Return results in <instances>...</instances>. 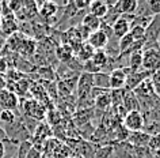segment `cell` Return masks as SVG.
Here are the masks:
<instances>
[{
	"label": "cell",
	"mask_w": 160,
	"mask_h": 158,
	"mask_svg": "<svg viewBox=\"0 0 160 158\" xmlns=\"http://www.w3.org/2000/svg\"><path fill=\"white\" fill-rule=\"evenodd\" d=\"M142 70L155 72L160 70V48L159 42L144 44L142 46Z\"/></svg>",
	"instance_id": "1"
},
{
	"label": "cell",
	"mask_w": 160,
	"mask_h": 158,
	"mask_svg": "<svg viewBox=\"0 0 160 158\" xmlns=\"http://www.w3.org/2000/svg\"><path fill=\"white\" fill-rule=\"evenodd\" d=\"M22 116H26L29 119H33L38 123L46 117V108L42 102H38L37 100H25L23 101V108H22Z\"/></svg>",
	"instance_id": "2"
},
{
	"label": "cell",
	"mask_w": 160,
	"mask_h": 158,
	"mask_svg": "<svg viewBox=\"0 0 160 158\" xmlns=\"http://www.w3.org/2000/svg\"><path fill=\"white\" fill-rule=\"evenodd\" d=\"M123 127L129 132H138L144 129V115L140 111L128 112L123 117Z\"/></svg>",
	"instance_id": "3"
},
{
	"label": "cell",
	"mask_w": 160,
	"mask_h": 158,
	"mask_svg": "<svg viewBox=\"0 0 160 158\" xmlns=\"http://www.w3.org/2000/svg\"><path fill=\"white\" fill-rule=\"evenodd\" d=\"M130 74V70L128 67L115 68L109 72L110 78V90H123L128 75Z\"/></svg>",
	"instance_id": "4"
},
{
	"label": "cell",
	"mask_w": 160,
	"mask_h": 158,
	"mask_svg": "<svg viewBox=\"0 0 160 158\" xmlns=\"http://www.w3.org/2000/svg\"><path fill=\"white\" fill-rule=\"evenodd\" d=\"M134 15H121L117 21L113 23L111 26V31H113V35L117 40L122 38L123 35H126L130 30V22L133 19Z\"/></svg>",
	"instance_id": "5"
},
{
	"label": "cell",
	"mask_w": 160,
	"mask_h": 158,
	"mask_svg": "<svg viewBox=\"0 0 160 158\" xmlns=\"http://www.w3.org/2000/svg\"><path fill=\"white\" fill-rule=\"evenodd\" d=\"M94 87V83H92V75L91 74H87V72H83L82 75L79 76L78 79V95H79V100L83 101V100H87L91 94V90Z\"/></svg>",
	"instance_id": "6"
},
{
	"label": "cell",
	"mask_w": 160,
	"mask_h": 158,
	"mask_svg": "<svg viewBox=\"0 0 160 158\" xmlns=\"http://www.w3.org/2000/svg\"><path fill=\"white\" fill-rule=\"evenodd\" d=\"M37 14H38V7L35 4V2H22V7L14 15L17 21L27 22L37 17Z\"/></svg>",
	"instance_id": "7"
},
{
	"label": "cell",
	"mask_w": 160,
	"mask_h": 158,
	"mask_svg": "<svg viewBox=\"0 0 160 158\" xmlns=\"http://www.w3.org/2000/svg\"><path fill=\"white\" fill-rule=\"evenodd\" d=\"M152 75V72L149 71H145V70H141L138 72H130L126 78V82H125V89L123 90H128V91H133L136 87L140 86L144 80L149 79Z\"/></svg>",
	"instance_id": "8"
},
{
	"label": "cell",
	"mask_w": 160,
	"mask_h": 158,
	"mask_svg": "<svg viewBox=\"0 0 160 158\" xmlns=\"http://www.w3.org/2000/svg\"><path fill=\"white\" fill-rule=\"evenodd\" d=\"M86 42L88 44L94 51H103L106 48L107 42H109V37L106 35V33H103V31L99 29V30H95L92 33H90Z\"/></svg>",
	"instance_id": "9"
},
{
	"label": "cell",
	"mask_w": 160,
	"mask_h": 158,
	"mask_svg": "<svg viewBox=\"0 0 160 158\" xmlns=\"http://www.w3.org/2000/svg\"><path fill=\"white\" fill-rule=\"evenodd\" d=\"M18 95H15L14 93L10 90H0V108L6 109V111H12L18 108Z\"/></svg>",
	"instance_id": "10"
},
{
	"label": "cell",
	"mask_w": 160,
	"mask_h": 158,
	"mask_svg": "<svg viewBox=\"0 0 160 158\" xmlns=\"http://www.w3.org/2000/svg\"><path fill=\"white\" fill-rule=\"evenodd\" d=\"M38 7V14L49 22L50 19H53L57 15L58 11V4L54 2H45V3H35Z\"/></svg>",
	"instance_id": "11"
},
{
	"label": "cell",
	"mask_w": 160,
	"mask_h": 158,
	"mask_svg": "<svg viewBox=\"0 0 160 158\" xmlns=\"http://www.w3.org/2000/svg\"><path fill=\"white\" fill-rule=\"evenodd\" d=\"M52 136V132H50V128L49 125H48L46 123H38L37 128L34 129L33 135H31V144H35L38 142V143H43L48 138Z\"/></svg>",
	"instance_id": "12"
},
{
	"label": "cell",
	"mask_w": 160,
	"mask_h": 158,
	"mask_svg": "<svg viewBox=\"0 0 160 158\" xmlns=\"http://www.w3.org/2000/svg\"><path fill=\"white\" fill-rule=\"evenodd\" d=\"M2 18V17H0ZM19 29L18 26V21L15 19V17H4L2 18V21H0V33H3L7 37H10L11 34L17 33Z\"/></svg>",
	"instance_id": "13"
},
{
	"label": "cell",
	"mask_w": 160,
	"mask_h": 158,
	"mask_svg": "<svg viewBox=\"0 0 160 158\" xmlns=\"http://www.w3.org/2000/svg\"><path fill=\"white\" fill-rule=\"evenodd\" d=\"M122 106L126 112L140 111V104H138V101L136 98L133 91L122 90Z\"/></svg>",
	"instance_id": "14"
},
{
	"label": "cell",
	"mask_w": 160,
	"mask_h": 158,
	"mask_svg": "<svg viewBox=\"0 0 160 158\" xmlns=\"http://www.w3.org/2000/svg\"><path fill=\"white\" fill-rule=\"evenodd\" d=\"M88 11H90L91 15H94V17H97L99 19H103L106 17L107 11H109V7H107L106 2H102V0H94V2H90Z\"/></svg>",
	"instance_id": "15"
},
{
	"label": "cell",
	"mask_w": 160,
	"mask_h": 158,
	"mask_svg": "<svg viewBox=\"0 0 160 158\" xmlns=\"http://www.w3.org/2000/svg\"><path fill=\"white\" fill-rule=\"evenodd\" d=\"M56 57H57L62 64H67L75 57V52L69 45L61 44V45H58L56 48Z\"/></svg>",
	"instance_id": "16"
},
{
	"label": "cell",
	"mask_w": 160,
	"mask_h": 158,
	"mask_svg": "<svg viewBox=\"0 0 160 158\" xmlns=\"http://www.w3.org/2000/svg\"><path fill=\"white\" fill-rule=\"evenodd\" d=\"M92 83L94 87L102 89V90H110V78H109V72H98V74L92 75Z\"/></svg>",
	"instance_id": "17"
},
{
	"label": "cell",
	"mask_w": 160,
	"mask_h": 158,
	"mask_svg": "<svg viewBox=\"0 0 160 158\" xmlns=\"http://www.w3.org/2000/svg\"><path fill=\"white\" fill-rule=\"evenodd\" d=\"M128 68L130 70V72H138L142 70V52L141 51L132 52L129 55Z\"/></svg>",
	"instance_id": "18"
},
{
	"label": "cell",
	"mask_w": 160,
	"mask_h": 158,
	"mask_svg": "<svg viewBox=\"0 0 160 158\" xmlns=\"http://www.w3.org/2000/svg\"><path fill=\"white\" fill-rule=\"evenodd\" d=\"M101 23H102V19L94 17V15H91L90 13L86 14L82 19V26L88 30L90 33H92V31H95V30H99Z\"/></svg>",
	"instance_id": "19"
},
{
	"label": "cell",
	"mask_w": 160,
	"mask_h": 158,
	"mask_svg": "<svg viewBox=\"0 0 160 158\" xmlns=\"http://www.w3.org/2000/svg\"><path fill=\"white\" fill-rule=\"evenodd\" d=\"M149 139H151V135L147 132H142V131H138V132H132L128 140L130 143H133L134 146H145L149 143Z\"/></svg>",
	"instance_id": "20"
},
{
	"label": "cell",
	"mask_w": 160,
	"mask_h": 158,
	"mask_svg": "<svg viewBox=\"0 0 160 158\" xmlns=\"http://www.w3.org/2000/svg\"><path fill=\"white\" fill-rule=\"evenodd\" d=\"M94 52H95V51L88 45V44H87V42H83L82 46L79 48V51L76 52L75 55L78 56L76 59H79L82 63H84V62H88V60H91V57H92V55H94Z\"/></svg>",
	"instance_id": "21"
},
{
	"label": "cell",
	"mask_w": 160,
	"mask_h": 158,
	"mask_svg": "<svg viewBox=\"0 0 160 158\" xmlns=\"http://www.w3.org/2000/svg\"><path fill=\"white\" fill-rule=\"evenodd\" d=\"M91 62H92L95 66H97L99 70H103L105 67H107V63H109V57L105 53V51H95L92 57H91Z\"/></svg>",
	"instance_id": "22"
},
{
	"label": "cell",
	"mask_w": 160,
	"mask_h": 158,
	"mask_svg": "<svg viewBox=\"0 0 160 158\" xmlns=\"http://www.w3.org/2000/svg\"><path fill=\"white\" fill-rule=\"evenodd\" d=\"M137 8V0H122L119 2L121 15H134Z\"/></svg>",
	"instance_id": "23"
},
{
	"label": "cell",
	"mask_w": 160,
	"mask_h": 158,
	"mask_svg": "<svg viewBox=\"0 0 160 158\" xmlns=\"http://www.w3.org/2000/svg\"><path fill=\"white\" fill-rule=\"evenodd\" d=\"M94 105L98 109H102V111H106L107 108H110L111 106V95H110V91L103 93V94L98 95L97 98L94 100Z\"/></svg>",
	"instance_id": "24"
},
{
	"label": "cell",
	"mask_w": 160,
	"mask_h": 158,
	"mask_svg": "<svg viewBox=\"0 0 160 158\" xmlns=\"http://www.w3.org/2000/svg\"><path fill=\"white\" fill-rule=\"evenodd\" d=\"M129 34L133 37L134 41H144L145 37V29L141 26H132L129 30Z\"/></svg>",
	"instance_id": "25"
},
{
	"label": "cell",
	"mask_w": 160,
	"mask_h": 158,
	"mask_svg": "<svg viewBox=\"0 0 160 158\" xmlns=\"http://www.w3.org/2000/svg\"><path fill=\"white\" fill-rule=\"evenodd\" d=\"M149 80H151V84H152V89H153L155 94L160 98V70L152 72Z\"/></svg>",
	"instance_id": "26"
},
{
	"label": "cell",
	"mask_w": 160,
	"mask_h": 158,
	"mask_svg": "<svg viewBox=\"0 0 160 158\" xmlns=\"http://www.w3.org/2000/svg\"><path fill=\"white\" fill-rule=\"evenodd\" d=\"M31 147H33V144H31L30 140H25V142H22V143H19L18 144V154L15 157L17 158H26L27 153L30 151Z\"/></svg>",
	"instance_id": "27"
},
{
	"label": "cell",
	"mask_w": 160,
	"mask_h": 158,
	"mask_svg": "<svg viewBox=\"0 0 160 158\" xmlns=\"http://www.w3.org/2000/svg\"><path fill=\"white\" fill-rule=\"evenodd\" d=\"M17 120V116H15V112L12 111H6V109H2L0 111V121H3L4 124H11Z\"/></svg>",
	"instance_id": "28"
},
{
	"label": "cell",
	"mask_w": 160,
	"mask_h": 158,
	"mask_svg": "<svg viewBox=\"0 0 160 158\" xmlns=\"http://www.w3.org/2000/svg\"><path fill=\"white\" fill-rule=\"evenodd\" d=\"M38 74L42 76L43 79H48V80H53L54 79V71L52 66H48V67H41L38 70Z\"/></svg>",
	"instance_id": "29"
},
{
	"label": "cell",
	"mask_w": 160,
	"mask_h": 158,
	"mask_svg": "<svg viewBox=\"0 0 160 158\" xmlns=\"http://www.w3.org/2000/svg\"><path fill=\"white\" fill-rule=\"evenodd\" d=\"M148 7H149V11L153 17L160 15V0H151V2H148Z\"/></svg>",
	"instance_id": "30"
},
{
	"label": "cell",
	"mask_w": 160,
	"mask_h": 158,
	"mask_svg": "<svg viewBox=\"0 0 160 158\" xmlns=\"http://www.w3.org/2000/svg\"><path fill=\"white\" fill-rule=\"evenodd\" d=\"M73 4L76 7V10H87L90 6V2H82V0H78V2H73Z\"/></svg>",
	"instance_id": "31"
},
{
	"label": "cell",
	"mask_w": 160,
	"mask_h": 158,
	"mask_svg": "<svg viewBox=\"0 0 160 158\" xmlns=\"http://www.w3.org/2000/svg\"><path fill=\"white\" fill-rule=\"evenodd\" d=\"M26 158H41V151H39L38 149H35V147H31L30 151L27 153Z\"/></svg>",
	"instance_id": "32"
},
{
	"label": "cell",
	"mask_w": 160,
	"mask_h": 158,
	"mask_svg": "<svg viewBox=\"0 0 160 158\" xmlns=\"http://www.w3.org/2000/svg\"><path fill=\"white\" fill-rule=\"evenodd\" d=\"M7 89V78L4 74H0V90Z\"/></svg>",
	"instance_id": "33"
},
{
	"label": "cell",
	"mask_w": 160,
	"mask_h": 158,
	"mask_svg": "<svg viewBox=\"0 0 160 158\" xmlns=\"http://www.w3.org/2000/svg\"><path fill=\"white\" fill-rule=\"evenodd\" d=\"M6 140H8V139H7V135H6L4 129H3L2 127H0V142H2V143H4Z\"/></svg>",
	"instance_id": "34"
},
{
	"label": "cell",
	"mask_w": 160,
	"mask_h": 158,
	"mask_svg": "<svg viewBox=\"0 0 160 158\" xmlns=\"http://www.w3.org/2000/svg\"><path fill=\"white\" fill-rule=\"evenodd\" d=\"M4 155H6V146L4 143L0 142V158H4Z\"/></svg>",
	"instance_id": "35"
}]
</instances>
